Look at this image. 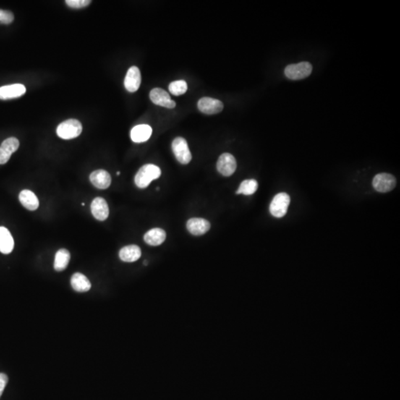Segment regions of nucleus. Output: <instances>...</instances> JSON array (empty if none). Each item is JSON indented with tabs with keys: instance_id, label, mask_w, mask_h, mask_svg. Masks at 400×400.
<instances>
[{
	"instance_id": "3",
	"label": "nucleus",
	"mask_w": 400,
	"mask_h": 400,
	"mask_svg": "<svg viewBox=\"0 0 400 400\" xmlns=\"http://www.w3.org/2000/svg\"><path fill=\"white\" fill-rule=\"evenodd\" d=\"M312 67L311 63L302 61L298 64H291L285 69V75L292 80H299L309 77L312 74Z\"/></svg>"
},
{
	"instance_id": "30",
	"label": "nucleus",
	"mask_w": 400,
	"mask_h": 400,
	"mask_svg": "<svg viewBox=\"0 0 400 400\" xmlns=\"http://www.w3.org/2000/svg\"><path fill=\"white\" fill-rule=\"evenodd\" d=\"M82 206H84V205H85V203H84V202H83V203H82Z\"/></svg>"
},
{
	"instance_id": "25",
	"label": "nucleus",
	"mask_w": 400,
	"mask_h": 400,
	"mask_svg": "<svg viewBox=\"0 0 400 400\" xmlns=\"http://www.w3.org/2000/svg\"><path fill=\"white\" fill-rule=\"evenodd\" d=\"M91 1L90 0H66V3L68 6L72 9H82L88 6Z\"/></svg>"
},
{
	"instance_id": "16",
	"label": "nucleus",
	"mask_w": 400,
	"mask_h": 400,
	"mask_svg": "<svg viewBox=\"0 0 400 400\" xmlns=\"http://www.w3.org/2000/svg\"><path fill=\"white\" fill-rule=\"evenodd\" d=\"M152 134V129L148 125H139L133 128L131 131V138L133 142L140 143L146 142Z\"/></svg>"
},
{
	"instance_id": "10",
	"label": "nucleus",
	"mask_w": 400,
	"mask_h": 400,
	"mask_svg": "<svg viewBox=\"0 0 400 400\" xmlns=\"http://www.w3.org/2000/svg\"><path fill=\"white\" fill-rule=\"evenodd\" d=\"M150 99L155 105L165 107L167 108H174L176 107V103L171 100L166 90L162 88H153L150 92Z\"/></svg>"
},
{
	"instance_id": "28",
	"label": "nucleus",
	"mask_w": 400,
	"mask_h": 400,
	"mask_svg": "<svg viewBox=\"0 0 400 400\" xmlns=\"http://www.w3.org/2000/svg\"><path fill=\"white\" fill-rule=\"evenodd\" d=\"M144 265H148V262H146V261L144 262Z\"/></svg>"
},
{
	"instance_id": "21",
	"label": "nucleus",
	"mask_w": 400,
	"mask_h": 400,
	"mask_svg": "<svg viewBox=\"0 0 400 400\" xmlns=\"http://www.w3.org/2000/svg\"><path fill=\"white\" fill-rule=\"evenodd\" d=\"M71 285L73 289L77 292H87L91 288L88 279L81 273H76L71 276Z\"/></svg>"
},
{
	"instance_id": "24",
	"label": "nucleus",
	"mask_w": 400,
	"mask_h": 400,
	"mask_svg": "<svg viewBox=\"0 0 400 400\" xmlns=\"http://www.w3.org/2000/svg\"><path fill=\"white\" fill-rule=\"evenodd\" d=\"M169 91L174 96L184 95L188 90L187 82L184 80H176L171 82L169 85Z\"/></svg>"
},
{
	"instance_id": "19",
	"label": "nucleus",
	"mask_w": 400,
	"mask_h": 400,
	"mask_svg": "<svg viewBox=\"0 0 400 400\" xmlns=\"http://www.w3.org/2000/svg\"><path fill=\"white\" fill-rule=\"evenodd\" d=\"M14 241L11 233L5 227H0V252L9 254L12 252Z\"/></svg>"
},
{
	"instance_id": "18",
	"label": "nucleus",
	"mask_w": 400,
	"mask_h": 400,
	"mask_svg": "<svg viewBox=\"0 0 400 400\" xmlns=\"http://www.w3.org/2000/svg\"><path fill=\"white\" fill-rule=\"evenodd\" d=\"M166 239V233L162 228H153L148 231L144 236V240L149 245L158 246L164 242Z\"/></svg>"
},
{
	"instance_id": "17",
	"label": "nucleus",
	"mask_w": 400,
	"mask_h": 400,
	"mask_svg": "<svg viewBox=\"0 0 400 400\" xmlns=\"http://www.w3.org/2000/svg\"><path fill=\"white\" fill-rule=\"evenodd\" d=\"M142 255L141 249L135 244L126 246L119 251L120 260L126 262H134L138 260Z\"/></svg>"
},
{
	"instance_id": "14",
	"label": "nucleus",
	"mask_w": 400,
	"mask_h": 400,
	"mask_svg": "<svg viewBox=\"0 0 400 400\" xmlns=\"http://www.w3.org/2000/svg\"><path fill=\"white\" fill-rule=\"evenodd\" d=\"M210 228L208 220L202 218H192L188 221L187 228L189 232L196 236L205 234Z\"/></svg>"
},
{
	"instance_id": "22",
	"label": "nucleus",
	"mask_w": 400,
	"mask_h": 400,
	"mask_svg": "<svg viewBox=\"0 0 400 400\" xmlns=\"http://www.w3.org/2000/svg\"><path fill=\"white\" fill-rule=\"evenodd\" d=\"M71 254L67 249H59L55 255L54 260V269L56 271H63L67 268L69 265Z\"/></svg>"
},
{
	"instance_id": "29",
	"label": "nucleus",
	"mask_w": 400,
	"mask_h": 400,
	"mask_svg": "<svg viewBox=\"0 0 400 400\" xmlns=\"http://www.w3.org/2000/svg\"><path fill=\"white\" fill-rule=\"evenodd\" d=\"M119 174H120V172H119V171H118L117 175H119Z\"/></svg>"
},
{
	"instance_id": "26",
	"label": "nucleus",
	"mask_w": 400,
	"mask_h": 400,
	"mask_svg": "<svg viewBox=\"0 0 400 400\" xmlns=\"http://www.w3.org/2000/svg\"><path fill=\"white\" fill-rule=\"evenodd\" d=\"M14 16L12 12L5 10H0V23L9 25L14 21Z\"/></svg>"
},
{
	"instance_id": "20",
	"label": "nucleus",
	"mask_w": 400,
	"mask_h": 400,
	"mask_svg": "<svg viewBox=\"0 0 400 400\" xmlns=\"http://www.w3.org/2000/svg\"><path fill=\"white\" fill-rule=\"evenodd\" d=\"M19 202L29 210H35L39 208L40 202L35 193L29 190H23L19 195Z\"/></svg>"
},
{
	"instance_id": "2",
	"label": "nucleus",
	"mask_w": 400,
	"mask_h": 400,
	"mask_svg": "<svg viewBox=\"0 0 400 400\" xmlns=\"http://www.w3.org/2000/svg\"><path fill=\"white\" fill-rule=\"evenodd\" d=\"M82 126L77 119H70L60 123L56 129L58 137L63 139L76 138L80 135Z\"/></svg>"
},
{
	"instance_id": "27",
	"label": "nucleus",
	"mask_w": 400,
	"mask_h": 400,
	"mask_svg": "<svg viewBox=\"0 0 400 400\" xmlns=\"http://www.w3.org/2000/svg\"><path fill=\"white\" fill-rule=\"evenodd\" d=\"M8 382H9V377H8V376L6 375V374L0 373V397H1L3 391H4L5 388H6V385L8 384Z\"/></svg>"
},
{
	"instance_id": "13",
	"label": "nucleus",
	"mask_w": 400,
	"mask_h": 400,
	"mask_svg": "<svg viewBox=\"0 0 400 400\" xmlns=\"http://www.w3.org/2000/svg\"><path fill=\"white\" fill-rule=\"evenodd\" d=\"M90 181L97 189H107L111 184V175L105 170H96L90 174Z\"/></svg>"
},
{
	"instance_id": "8",
	"label": "nucleus",
	"mask_w": 400,
	"mask_h": 400,
	"mask_svg": "<svg viewBox=\"0 0 400 400\" xmlns=\"http://www.w3.org/2000/svg\"><path fill=\"white\" fill-rule=\"evenodd\" d=\"M198 108L205 114H216L223 111V103L220 100L210 97H202L198 102Z\"/></svg>"
},
{
	"instance_id": "15",
	"label": "nucleus",
	"mask_w": 400,
	"mask_h": 400,
	"mask_svg": "<svg viewBox=\"0 0 400 400\" xmlns=\"http://www.w3.org/2000/svg\"><path fill=\"white\" fill-rule=\"evenodd\" d=\"M26 88L21 84L5 85L0 87V100H11L25 95Z\"/></svg>"
},
{
	"instance_id": "12",
	"label": "nucleus",
	"mask_w": 400,
	"mask_h": 400,
	"mask_svg": "<svg viewBox=\"0 0 400 400\" xmlns=\"http://www.w3.org/2000/svg\"><path fill=\"white\" fill-rule=\"evenodd\" d=\"M91 213L95 219L100 221H105L109 215V208L108 203L102 197H97L90 205Z\"/></svg>"
},
{
	"instance_id": "11",
	"label": "nucleus",
	"mask_w": 400,
	"mask_h": 400,
	"mask_svg": "<svg viewBox=\"0 0 400 400\" xmlns=\"http://www.w3.org/2000/svg\"><path fill=\"white\" fill-rule=\"evenodd\" d=\"M141 73L138 68L132 66L128 71L125 78L124 85L128 91L133 93L138 90L141 84Z\"/></svg>"
},
{
	"instance_id": "4",
	"label": "nucleus",
	"mask_w": 400,
	"mask_h": 400,
	"mask_svg": "<svg viewBox=\"0 0 400 400\" xmlns=\"http://www.w3.org/2000/svg\"><path fill=\"white\" fill-rule=\"evenodd\" d=\"M291 199L286 193H280L270 202V212L274 218H281L287 213Z\"/></svg>"
},
{
	"instance_id": "23",
	"label": "nucleus",
	"mask_w": 400,
	"mask_h": 400,
	"mask_svg": "<svg viewBox=\"0 0 400 400\" xmlns=\"http://www.w3.org/2000/svg\"><path fill=\"white\" fill-rule=\"evenodd\" d=\"M257 189H258V183L255 179H247L241 183L236 194L252 195L257 192Z\"/></svg>"
},
{
	"instance_id": "6",
	"label": "nucleus",
	"mask_w": 400,
	"mask_h": 400,
	"mask_svg": "<svg viewBox=\"0 0 400 400\" xmlns=\"http://www.w3.org/2000/svg\"><path fill=\"white\" fill-rule=\"evenodd\" d=\"M372 184L377 192L386 193L394 189L396 181L393 175L383 173L376 175Z\"/></svg>"
},
{
	"instance_id": "9",
	"label": "nucleus",
	"mask_w": 400,
	"mask_h": 400,
	"mask_svg": "<svg viewBox=\"0 0 400 400\" xmlns=\"http://www.w3.org/2000/svg\"><path fill=\"white\" fill-rule=\"evenodd\" d=\"M19 147V140L15 137H10L3 141L0 145V165L7 163L12 153L17 151Z\"/></svg>"
},
{
	"instance_id": "5",
	"label": "nucleus",
	"mask_w": 400,
	"mask_h": 400,
	"mask_svg": "<svg viewBox=\"0 0 400 400\" xmlns=\"http://www.w3.org/2000/svg\"><path fill=\"white\" fill-rule=\"evenodd\" d=\"M172 150L176 160L181 164L186 165L190 163L192 156L186 139L182 137L175 139L172 142Z\"/></svg>"
},
{
	"instance_id": "1",
	"label": "nucleus",
	"mask_w": 400,
	"mask_h": 400,
	"mask_svg": "<svg viewBox=\"0 0 400 400\" xmlns=\"http://www.w3.org/2000/svg\"><path fill=\"white\" fill-rule=\"evenodd\" d=\"M160 175L161 170L158 166L153 164L145 165L136 174L134 182L139 189H145L152 181L160 178Z\"/></svg>"
},
{
	"instance_id": "7",
	"label": "nucleus",
	"mask_w": 400,
	"mask_h": 400,
	"mask_svg": "<svg viewBox=\"0 0 400 400\" xmlns=\"http://www.w3.org/2000/svg\"><path fill=\"white\" fill-rule=\"evenodd\" d=\"M217 168L219 172L223 176H231L236 169V159L231 153H223L219 158Z\"/></svg>"
}]
</instances>
